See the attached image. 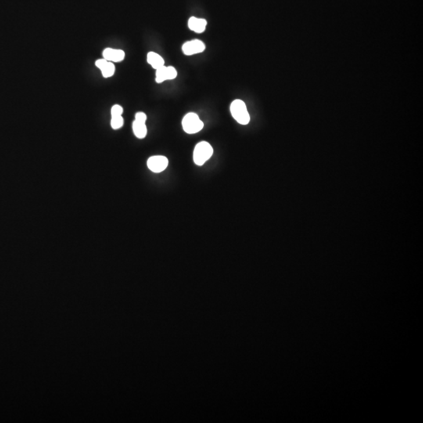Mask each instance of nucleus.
I'll return each instance as SVG.
<instances>
[{
    "label": "nucleus",
    "instance_id": "f257e3e1",
    "mask_svg": "<svg viewBox=\"0 0 423 423\" xmlns=\"http://www.w3.org/2000/svg\"><path fill=\"white\" fill-rule=\"evenodd\" d=\"M213 154V147L206 141L198 143L193 153V159L197 166H203Z\"/></svg>",
    "mask_w": 423,
    "mask_h": 423
},
{
    "label": "nucleus",
    "instance_id": "f03ea898",
    "mask_svg": "<svg viewBox=\"0 0 423 423\" xmlns=\"http://www.w3.org/2000/svg\"><path fill=\"white\" fill-rule=\"evenodd\" d=\"M232 117L241 125H247L250 121V116L247 110L245 102L241 100H235L230 107Z\"/></svg>",
    "mask_w": 423,
    "mask_h": 423
},
{
    "label": "nucleus",
    "instance_id": "7ed1b4c3",
    "mask_svg": "<svg viewBox=\"0 0 423 423\" xmlns=\"http://www.w3.org/2000/svg\"><path fill=\"white\" fill-rule=\"evenodd\" d=\"M183 129L188 134H195L203 129L204 123L195 113H188L182 121Z\"/></svg>",
    "mask_w": 423,
    "mask_h": 423
},
{
    "label": "nucleus",
    "instance_id": "20e7f679",
    "mask_svg": "<svg viewBox=\"0 0 423 423\" xmlns=\"http://www.w3.org/2000/svg\"><path fill=\"white\" fill-rule=\"evenodd\" d=\"M169 160L167 158L162 155L152 156L148 160V166L153 173H162L167 168Z\"/></svg>",
    "mask_w": 423,
    "mask_h": 423
},
{
    "label": "nucleus",
    "instance_id": "39448f33",
    "mask_svg": "<svg viewBox=\"0 0 423 423\" xmlns=\"http://www.w3.org/2000/svg\"><path fill=\"white\" fill-rule=\"evenodd\" d=\"M205 50V45L203 42L199 40H194L186 42L183 45L182 51L187 56H191L195 54H200Z\"/></svg>",
    "mask_w": 423,
    "mask_h": 423
},
{
    "label": "nucleus",
    "instance_id": "423d86ee",
    "mask_svg": "<svg viewBox=\"0 0 423 423\" xmlns=\"http://www.w3.org/2000/svg\"><path fill=\"white\" fill-rule=\"evenodd\" d=\"M177 76V69L172 66H162L156 70V83H162L166 80H172Z\"/></svg>",
    "mask_w": 423,
    "mask_h": 423
},
{
    "label": "nucleus",
    "instance_id": "0eeeda50",
    "mask_svg": "<svg viewBox=\"0 0 423 423\" xmlns=\"http://www.w3.org/2000/svg\"><path fill=\"white\" fill-rule=\"evenodd\" d=\"M96 66L101 71L102 76L105 78L112 77L116 72V67L113 62H108L104 58L98 60L96 62Z\"/></svg>",
    "mask_w": 423,
    "mask_h": 423
},
{
    "label": "nucleus",
    "instance_id": "6e6552de",
    "mask_svg": "<svg viewBox=\"0 0 423 423\" xmlns=\"http://www.w3.org/2000/svg\"><path fill=\"white\" fill-rule=\"evenodd\" d=\"M104 59L111 62H123L125 58V52L122 50L106 48L103 52Z\"/></svg>",
    "mask_w": 423,
    "mask_h": 423
},
{
    "label": "nucleus",
    "instance_id": "1a4fd4ad",
    "mask_svg": "<svg viewBox=\"0 0 423 423\" xmlns=\"http://www.w3.org/2000/svg\"><path fill=\"white\" fill-rule=\"evenodd\" d=\"M207 26V22L202 18H197L195 17H191L188 21V28L191 31L196 33H202L205 32Z\"/></svg>",
    "mask_w": 423,
    "mask_h": 423
},
{
    "label": "nucleus",
    "instance_id": "9d476101",
    "mask_svg": "<svg viewBox=\"0 0 423 423\" xmlns=\"http://www.w3.org/2000/svg\"><path fill=\"white\" fill-rule=\"evenodd\" d=\"M147 61H148V63L152 65V67L155 70L164 66L165 65L164 59L159 54L155 52L148 53Z\"/></svg>",
    "mask_w": 423,
    "mask_h": 423
},
{
    "label": "nucleus",
    "instance_id": "9b49d317",
    "mask_svg": "<svg viewBox=\"0 0 423 423\" xmlns=\"http://www.w3.org/2000/svg\"><path fill=\"white\" fill-rule=\"evenodd\" d=\"M133 130L136 137L139 139H144L146 137L147 133H148L146 124L136 120L133 123Z\"/></svg>",
    "mask_w": 423,
    "mask_h": 423
},
{
    "label": "nucleus",
    "instance_id": "f8f14e48",
    "mask_svg": "<svg viewBox=\"0 0 423 423\" xmlns=\"http://www.w3.org/2000/svg\"><path fill=\"white\" fill-rule=\"evenodd\" d=\"M124 124V119L123 116H114L112 117V121H111V126L114 130H119L121 127H123Z\"/></svg>",
    "mask_w": 423,
    "mask_h": 423
},
{
    "label": "nucleus",
    "instance_id": "ddd939ff",
    "mask_svg": "<svg viewBox=\"0 0 423 423\" xmlns=\"http://www.w3.org/2000/svg\"><path fill=\"white\" fill-rule=\"evenodd\" d=\"M111 113H112V117H114V116H122L123 113V107L120 106V105H114V106L112 108Z\"/></svg>",
    "mask_w": 423,
    "mask_h": 423
},
{
    "label": "nucleus",
    "instance_id": "4468645a",
    "mask_svg": "<svg viewBox=\"0 0 423 423\" xmlns=\"http://www.w3.org/2000/svg\"><path fill=\"white\" fill-rule=\"evenodd\" d=\"M135 120L141 123H146L147 116L144 112H137L135 116Z\"/></svg>",
    "mask_w": 423,
    "mask_h": 423
}]
</instances>
